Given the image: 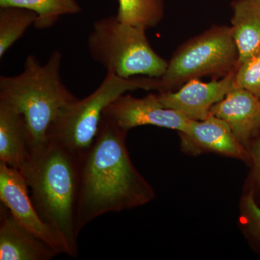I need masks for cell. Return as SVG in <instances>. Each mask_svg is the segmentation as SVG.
I'll return each mask as SVG.
<instances>
[{
    "label": "cell",
    "instance_id": "1",
    "mask_svg": "<svg viewBox=\"0 0 260 260\" xmlns=\"http://www.w3.org/2000/svg\"><path fill=\"white\" fill-rule=\"evenodd\" d=\"M128 130L103 115L93 144L82 158L78 231L95 218L143 205L153 198L150 186L132 164Z\"/></svg>",
    "mask_w": 260,
    "mask_h": 260
},
{
    "label": "cell",
    "instance_id": "2",
    "mask_svg": "<svg viewBox=\"0 0 260 260\" xmlns=\"http://www.w3.org/2000/svg\"><path fill=\"white\" fill-rule=\"evenodd\" d=\"M83 156L48 138L32 148L22 169L31 190L32 203L44 222L54 231L70 257L79 254L78 210Z\"/></svg>",
    "mask_w": 260,
    "mask_h": 260
},
{
    "label": "cell",
    "instance_id": "3",
    "mask_svg": "<svg viewBox=\"0 0 260 260\" xmlns=\"http://www.w3.org/2000/svg\"><path fill=\"white\" fill-rule=\"evenodd\" d=\"M61 61L59 51L44 64L30 54L20 74L0 77V102L23 116L31 149L47 141L53 123L78 99L61 79Z\"/></svg>",
    "mask_w": 260,
    "mask_h": 260
},
{
    "label": "cell",
    "instance_id": "4",
    "mask_svg": "<svg viewBox=\"0 0 260 260\" xmlns=\"http://www.w3.org/2000/svg\"><path fill=\"white\" fill-rule=\"evenodd\" d=\"M145 31L121 23L116 15L99 19L88 36L89 54L107 73L121 78H161L168 61L154 50Z\"/></svg>",
    "mask_w": 260,
    "mask_h": 260
},
{
    "label": "cell",
    "instance_id": "5",
    "mask_svg": "<svg viewBox=\"0 0 260 260\" xmlns=\"http://www.w3.org/2000/svg\"><path fill=\"white\" fill-rule=\"evenodd\" d=\"M158 85L159 78H124L107 73L93 93L65 108L51 126L48 138L83 156L93 144L107 107L127 92L138 89L158 90Z\"/></svg>",
    "mask_w": 260,
    "mask_h": 260
},
{
    "label": "cell",
    "instance_id": "6",
    "mask_svg": "<svg viewBox=\"0 0 260 260\" xmlns=\"http://www.w3.org/2000/svg\"><path fill=\"white\" fill-rule=\"evenodd\" d=\"M239 52L232 26L213 25L191 38L174 51L159 78V93L174 91L192 79L225 76L236 69Z\"/></svg>",
    "mask_w": 260,
    "mask_h": 260
},
{
    "label": "cell",
    "instance_id": "7",
    "mask_svg": "<svg viewBox=\"0 0 260 260\" xmlns=\"http://www.w3.org/2000/svg\"><path fill=\"white\" fill-rule=\"evenodd\" d=\"M28 186L21 173L0 162V200L22 226L47 243L59 254H64V246L54 231L41 218Z\"/></svg>",
    "mask_w": 260,
    "mask_h": 260
},
{
    "label": "cell",
    "instance_id": "8",
    "mask_svg": "<svg viewBox=\"0 0 260 260\" xmlns=\"http://www.w3.org/2000/svg\"><path fill=\"white\" fill-rule=\"evenodd\" d=\"M104 116L128 131L136 126L153 125L183 133L191 121L180 113L164 107L158 94L153 93L144 98L123 94L107 107Z\"/></svg>",
    "mask_w": 260,
    "mask_h": 260
},
{
    "label": "cell",
    "instance_id": "9",
    "mask_svg": "<svg viewBox=\"0 0 260 260\" xmlns=\"http://www.w3.org/2000/svg\"><path fill=\"white\" fill-rule=\"evenodd\" d=\"M235 70L223 78L210 82L192 79L181 85L177 91L158 94L164 107L183 114L190 120H203L211 115L212 107L234 88Z\"/></svg>",
    "mask_w": 260,
    "mask_h": 260
},
{
    "label": "cell",
    "instance_id": "10",
    "mask_svg": "<svg viewBox=\"0 0 260 260\" xmlns=\"http://www.w3.org/2000/svg\"><path fill=\"white\" fill-rule=\"evenodd\" d=\"M210 112L226 123L243 146L260 130V99L245 89L233 88Z\"/></svg>",
    "mask_w": 260,
    "mask_h": 260
},
{
    "label": "cell",
    "instance_id": "11",
    "mask_svg": "<svg viewBox=\"0 0 260 260\" xmlns=\"http://www.w3.org/2000/svg\"><path fill=\"white\" fill-rule=\"evenodd\" d=\"M0 220V259L51 260L59 255L47 243L22 226L3 205Z\"/></svg>",
    "mask_w": 260,
    "mask_h": 260
},
{
    "label": "cell",
    "instance_id": "12",
    "mask_svg": "<svg viewBox=\"0 0 260 260\" xmlns=\"http://www.w3.org/2000/svg\"><path fill=\"white\" fill-rule=\"evenodd\" d=\"M180 133L183 145L188 148L210 150L237 158L245 157L243 145L229 126L212 114L203 120H191L186 131Z\"/></svg>",
    "mask_w": 260,
    "mask_h": 260
},
{
    "label": "cell",
    "instance_id": "13",
    "mask_svg": "<svg viewBox=\"0 0 260 260\" xmlns=\"http://www.w3.org/2000/svg\"><path fill=\"white\" fill-rule=\"evenodd\" d=\"M31 150L23 116L0 102V162L20 172Z\"/></svg>",
    "mask_w": 260,
    "mask_h": 260
},
{
    "label": "cell",
    "instance_id": "14",
    "mask_svg": "<svg viewBox=\"0 0 260 260\" xmlns=\"http://www.w3.org/2000/svg\"><path fill=\"white\" fill-rule=\"evenodd\" d=\"M231 7V26L239 52V64L260 48V1L234 0Z\"/></svg>",
    "mask_w": 260,
    "mask_h": 260
},
{
    "label": "cell",
    "instance_id": "15",
    "mask_svg": "<svg viewBox=\"0 0 260 260\" xmlns=\"http://www.w3.org/2000/svg\"><path fill=\"white\" fill-rule=\"evenodd\" d=\"M3 7H18L37 13L34 26L39 30L51 28L63 15L81 11L77 0H0V8Z\"/></svg>",
    "mask_w": 260,
    "mask_h": 260
},
{
    "label": "cell",
    "instance_id": "16",
    "mask_svg": "<svg viewBox=\"0 0 260 260\" xmlns=\"http://www.w3.org/2000/svg\"><path fill=\"white\" fill-rule=\"evenodd\" d=\"M116 18L121 23L148 30L157 26L164 16V0H118Z\"/></svg>",
    "mask_w": 260,
    "mask_h": 260
},
{
    "label": "cell",
    "instance_id": "17",
    "mask_svg": "<svg viewBox=\"0 0 260 260\" xmlns=\"http://www.w3.org/2000/svg\"><path fill=\"white\" fill-rule=\"evenodd\" d=\"M37 13L18 7L0 8V58L34 25Z\"/></svg>",
    "mask_w": 260,
    "mask_h": 260
},
{
    "label": "cell",
    "instance_id": "18",
    "mask_svg": "<svg viewBox=\"0 0 260 260\" xmlns=\"http://www.w3.org/2000/svg\"><path fill=\"white\" fill-rule=\"evenodd\" d=\"M234 88L245 89L260 99V48L237 65Z\"/></svg>",
    "mask_w": 260,
    "mask_h": 260
},
{
    "label": "cell",
    "instance_id": "19",
    "mask_svg": "<svg viewBox=\"0 0 260 260\" xmlns=\"http://www.w3.org/2000/svg\"><path fill=\"white\" fill-rule=\"evenodd\" d=\"M244 211L251 232L260 240V207L256 204L253 194H249L244 199Z\"/></svg>",
    "mask_w": 260,
    "mask_h": 260
},
{
    "label": "cell",
    "instance_id": "20",
    "mask_svg": "<svg viewBox=\"0 0 260 260\" xmlns=\"http://www.w3.org/2000/svg\"><path fill=\"white\" fill-rule=\"evenodd\" d=\"M251 155L254 164V174L260 184V138L254 142L251 148Z\"/></svg>",
    "mask_w": 260,
    "mask_h": 260
},
{
    "label": "cell",
    "instance_id": "21",
    "mask_svg": "<svg viewBox=\"0 0 260 260\" xmlns=\"http://www.w3.org/2000/svg\"><path fill=\"white\" fill-rule=\"evenodd\" d=\"M259 1H260V0H259Z\"/></svg>",
    "mask_w": 260,
    "mask_h": 260
}]
</instances>
